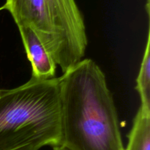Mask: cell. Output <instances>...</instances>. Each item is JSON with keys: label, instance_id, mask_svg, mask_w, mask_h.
I'll list each match as a JSON object with an SVG mask.
<instances>
[{"label": "cell", "instance_id": "obj_1", "mask_svg": "<svg viewBox=\"0 0 150 150\" xmlns=\"http://www.w3.org/2000/svg\"><path fill=\"white\" fill-rule=\"evenodd\" d=\"M59 81V146L67 150H125L117 108L100 67L84 59Z\"/></svg>", "mask_w": 150, "mask_h": 150}, {"label": "cell", "instance_id": "obj_2", "mask_svg": "<svg viewBox=\"0 0 150 150\" xmlns=\"http://www.w3.org/2000/svg\"><path fill=\"white\" fill-rule=\"evenodd\" d=\"M59 78L0 90V150H39L59 145Z\"/></svg>", "mask_w": 150, "mask_h": 150}, {"label": "cell", "instance_id": "obj_3", "mask_svg": "<svg viewBox=\"0 0 150 150\" xmlns=\"http://www.w3.org/2000/svg\"><path fill=\"white\" fill-rule=\"evenodd\" d=\"M1 10L10 13L18 28L35 32L63 73L84 57L88 38L76 0H6Z\"/></svg>", "mask_w": 150, "mask_h": 150}, {"label": "cell", "instance_id": "obj_4", "mask_svg": "<svg viewBox=\"0 0 150 150\" xmlns=\"http://www.w3.org/2000/svg\"><path fill=\"white\" fill-rule=\"evenodd\" d=\"M18 30L32 65V78L38 80L54 78L57 64L35 32L26 27H18Z\"/></svg>", "mask_w": 150, "mask_h": 150}, {"label": "cell", "instance_id": "obj_5", "mask_svg": "<svg viewBox=\"0 0 150 150\" xmlns=\"http://www.w3.org/2000/svg\"><path fill=\"white\" fill-rule=\"evenodd\" d=\"M125 150H150V111L140 107L128 134Z\"/></svg>", "mask_w": 150, "mask_h": 150}, {"label": "cell", "instance_id": "obj_6", "mask_svg": "<svg viewBox=\"0 0 150 150\" xmlns=\"http://www.w3.org/2000/svg\"><path fill=\"white\" fill-rule=\"evenodd\" d=\"M136 89L141 98V106L150 111V33L148 32L146 48L136 79Z\"/></svg>", "mask_w": 150, "mask_h": 150}, {"label": "cell", "instance_id": "obj_7", "mask_svg": "<svg viewBox=\"0 0 150 150\" xmlns=\"http://www.w3.org/2000/svg\"><path fill=\"white\" fill-rule=\"evenodd\" d=\"M53 150H67L65 148L62 147V146H54L53 147Z\"/></svg>", "mask_w": 150, "mask_h": 150}, {"label": "cell", "instance_id": "obj_8", "mask_svg": "<svg viewBox=\"0 0 150 150\" xmlns=\"http://www.w3.org/2000/svg\"><path fill=\"white\" fill-rule=\"evenodd\" d=\"M0 90H1V89H0Z\"/></svg>", "mask_w": 150, "mask_h": 150}]
</instances>
